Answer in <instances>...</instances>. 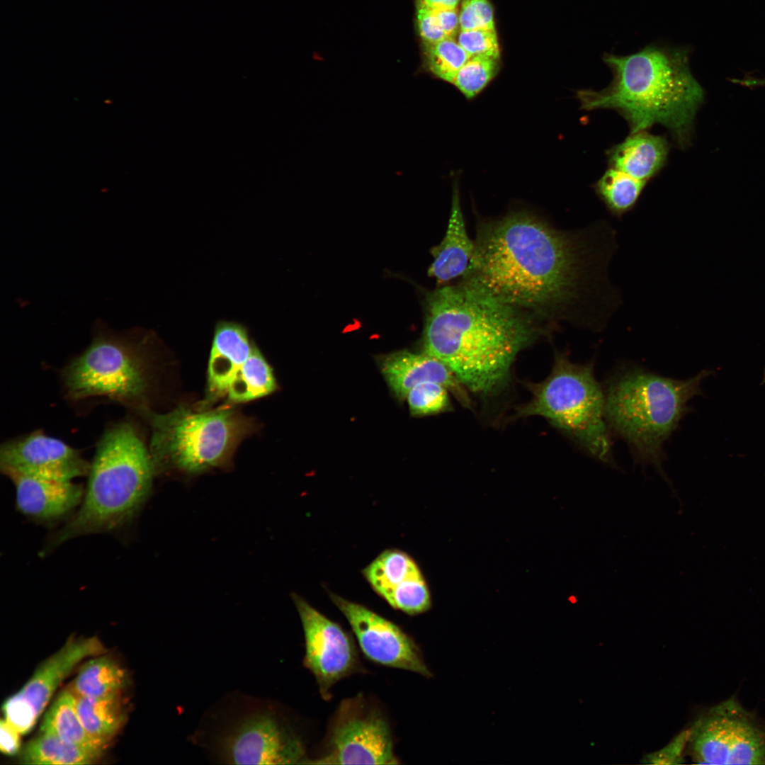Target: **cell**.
Here are the masks:
<instances>
[{
    "label": "cell",
    "instance_id": "1",
    "mask_svg": "<svg viewBox=\"0 0 765 765\" xmlns=\"http://www.w3.org/2000/svg\"><path fill=\"white\" fill-rule=\"evenodd\" d=\"M589 232L509 213L481 228L466 277L535 317L562 318L586 300L608 261Z\"/></svg>",
    "mask_w": 765,
    "mask_h": 765
},
{
    "label": "cell",
    "instance_id": "2",
    "mask_svg": "<svg viewBox=\"0 0 765 765\" xmlns=\"http://www.w3.org/2000/svg\"><path fill=\"white\" fill-rule=\"evenodd\" d=\"M540 331L535 317L468 277L426 295L423 352L474 393L489 395L504 385L516 356Z\"/></svg>",
    "mask_w": 765,
    "mask_h": 765
},
{
    "label": "cell",
    "instance_id": "3",
    "mask_svg": "<svg viewBox=\"0 0 765 765\" xmlns=\"http://www.w3.org/2000/svg\"><path fill=\"white\" fill-rule=\"evenodd\" d=\"M603 60L611 82L599 91H577L582 109L613 110L630 133L661 125L680 148L691 144L705 91L690 70L686 48L652 44L628 55L606 53Z\"/></svg>",
    "mask_w": 765,
    "mask_h": 765
},
{
    "label": "cell",
    "instance_id": "4",
    "mask_svg": "<svg viewBox=\"0 0 765 765\" xmlns=\"http://www.w3.org/2000/svg\"><path fill=\"white\" fill-rule=\"evenodd\" d=\"M154 470L149 450L130 422L109 427L97 444L78 510L49 546L129 523L149 494Z\"/></svg>",
    "mask_w": 765,
    "mask_h": 765
},
{
    "label": "cell",
    "instance_id": "5",
    "mask_svg": "<svg viewBox=\"0 0 765 765\" xmlns=\"http://www.w3.org/2000/svg\"><path fill=\"white\" fill-rule=\"evenodd\" d=\"M707 374L702 371L676 380L637 366L622 367L604 390L607 424L628 443L640 462L655 468L673 492L662 467L663 445L686 414L687 402L699 393Z\"/></svg>",
    "mask_w": 765,
    "mask_h": 765
},
{
    "label": "cell",
    "instance_id": "6",
    "mask_svg": "<svg viewBox=\"0 0 765 765\" xmlns=\"http://www.w3.org/2000/svg\"><path fill=\"white\" fill-rule=\"evenodd\" d=\"M528 387L531 398L518 409L519 416L544 417L589 455L617 468L605 416L604 391L595 378L593 363H573L557 353L550 375Z\"/></svg>",
    "mask_w": 765,
    "mask_h": 765
},
{
    "label": "cell",
    "instance_id": "7",
    "mask_svg": "<svg viewBox=\"0 0 765 765\" xmlns=\"http://www.w3.org/2000/svg\"><path fill=\"white\" fill-rule=\"evenodd\" d=\"M146 414L155 469L171 466L196 472L220 465L247 430L245 421L226 408L196 412L181 406L167 413Z\"/></svg>",
    "mask_w": 765,
    "mask_h": 765
},
{
    "label": "cell",
    "instance_id": "8",
    "mask_svg": "<svg viewBox=\"0 0 765 765\" xmlns=\"http://www.w3.org/2000/svg\"><path fill=\"white\" fill-rule=\"evenodd\" d=\"M135 332L115 333L96 324L91 344L65 368L63 381L73 400L106 398L140 406L148 386L144 356L146 339Z\"/></svg>",
    "mask_w": 765,
    "mask_h": 765
},
{
    "label": "cell",
    "instance_id": "9",
    "mask_svg": "<svg viewBox=\"0 0 765 765\" xmlns=\"http://www.w3.org/2000/svg\"><path fill=\"white\" fill-rule=\"evenodd\" d=\"M273 370L242 324L220 320L215 324L210 348L204 404L225 398L241 403L273 392Z\"/></svg>",
    "mask_w": 765,
    "mask_h": 765
},
{
    "label": "cell",
    "instance_id": "10",
    "mask_svg": "<svg viewBox=\"0 0 765 765\" xmlns=\"http://www.w3.org/2000/svg\"><path fill=\"white\" fill-rule=\"evenodd\" d=\"M313 764H397L390 723L363 695L343 700L330 720Z\"/></svg>",
    "mask_w": 765,
    "mask_h": 765
},
{
    "label": "cell",
    "instance_id": "11",
    "mask_svg": "<svg viewBox=\"0 0 765 765\" xmlns=\"http://www.w3.org/2000/svg\"><path fill=\"white\" fill-rule=\"evenodd\" d=\"M689 731L696 763L765 764V727L735 698L710 708Z\"/></svg>",
    "mask_w": 765,
    "mask_h": 765
},
{
    "label": "cell",
    "instance_id": "12",
    "mask_svg": "<svg viewBox=\"0 0 765 765\" xmlns=\"http://www.w3.org/2000/svg\"><path fill=\"white\" fill-rule=\"evenodd\" d=\"M294 601L304 632L303 664L314 676L322 698L329 701L338 681L363 671L358 649L339 624L302 598L295 596Z\"/></svg>",
    "mask_w": 765,
    "mask_h": 765
},
{
    "label": "cell",
    "instance_id": "13",
    "mask_svg": "<svg viewBox=\"0 0 765 765\" xmlns=\"http://www.w3.org/2000/svg\"><path fill=\"white\" fill-rule=\"evenodd\" d=\"M106 652L97 637L69 639L39 666L21 690L5 701L4 718L21 735L28 733L74 669L86 658Z\"/></svg>",
    "mask_w": 765,
    "mask_h": 765
},
{
    "label": "cell",
    "instance_id": "14",
    "mask_svg": "<svg viewBox=\"0 0 765 765\" xmlns=\"http://www.w3.org/2000/svg\"><path fill=\"white\" fill-rule=\"evenodd\" d=\"M331 599L344 614L359 648L378 664L431 676L419 646L400 627L370 608L336 594Z\"/></svg>",
    "mask_w": 765,
    "mask_h": 765
},
{
    "label": "cell",
    "instance_id": "15",
    "mask_svg": "<svg viewBox=\"0 0 765 765\" xmlns=\"http://www.w3.org/2000/svg\"><path fill=\"white\" fill-rule=\"evenodd\" d=\"M222 754L235 764H307L301 740L271 714L251 716L223 741Z\"/></svg>",
    "mask_w": 765,
    "mask_h": 765
},
{
    "label": "cell",
    "instance_id": "16",
    "mask_svg": "<svg viewBox=\"0 0 765 765\" xmlns=\"http://www.w3.org/2000/svg\"><path fill=\"white\" fill-rule=\"evenodd\" d=\"M0 468L7 475L18 473L61 481L86 475L90 465L76 449L38 431L4 443Z\"/></svg>",
    "mask_w": 765,
    "mask_h": 765
},
{
    "label": "cell",
    "instance_id": "17",
    "mask_svg": "<svg viewBox=\"0 0 765 765\" xmlns=\"http://www.w3.org/2000/svg\"><path fill=\"white\" fill-rule=\"evenodd\" d=\"M363 573L373 589L393 608L413 616L430 608L427 585L417 565L406 552L384 550Z\"/></svg>",
    "mask_w": 765,
    "mask_h": 765
},
{
    "label": "cell",
    "instance_id": "18",
    "mask_svg": "<svg viewBox=\"0 0 765 765\" xmlns=\"http://www.w3.org/2000/svg\"><path fill=\"white\" fill-rule=\"evenodd\" d=\"M15 488L16 504L23 515L38 521H54L81 504L84 488L73 481H61L18 473L6 475Z\"/></svg>",
    "mask_w": 765,
    "mask_h": 765
},
{
    "label": "cell",
    "instance_id": "19",
    "mask_svg": "<svg viewBox=\"0 0 765 765\" xmlns=\"http://www.w3.org/2000/svg\"><path fill=\"white\" fill-rule=\"evenodd\" d=\"M380 370L395 395L406 398L408 392L423 382H435L445 386L465 407L470 400L466 388L442 361L425 353L400 351L380 358Z\"/></svg>",
    "mask_w": 765,
    "mask_h": 765
},
{
    "label": "cell",
    "instance_id": "20",
    "mask_svg": "<svg viewBox=\"0 0 765 765\" xmlns=\"http://www.w3.org/2000/svg\"><path fill=\"white\" fill-rule=\"evenodd\" d=\"M475 244L468 236L460 203L454 188L448 224L441 243L433 247L434 261L428 269L430 277L444 285L467 273L475 253Z\"/></svg>",
    "mask_w": 765,
    "mask_h": 765
},
{
    "label": "cell",
    "instance_id": "21",
    "mask_svg": "<svg viewBox=\"0 0 765 765\" xmlns=\"http://www.w3.org/2000/svg\"><path fill=\"white\" fill-rule=\"evenodd\" d=\"M669 149L666 137L640 131L609 149L608 162L610 168L647 183L666 164Z\"/></svg>",
    "mask_w": 765,
    "mask_h": 765
},
{
    "label": "cell",
    "instance_id": "22",
    "mask_svg": "<svg viewBox=\"0 0 765 765\" xmlns=\"http://www.w3.org/2000/svg\"><path fill=\"white\" fill-rule=\"evenodd\" d=\"M40 732L54 734L101 758L107 747L92 738L81 724L76 696L69 686L62 691L45 713Z\"/></svg>",
    "mask_w": 765,
    "mask_h": 765
},
{
    "label": "cell",
    "instance_id": "23",
    "mask_svg": "<svg viewBox=\"0 0 765 765\" xmlns=\"http://www.w3.org/2000/svg\"><path fill=\"white\" fill-rule=\"evenodd\" d=\"M129 681L126 669L113 657L104 653L83 664L69 686L76 696L101 698L123 695Z\"/></svg>",
    "mask_w": 765,
    "mask_h": 765
},
{
    "label": "cell",
    "instance_id": "24",
    "mask_svg": "<svg viewBox=\"0 0 765 765\" xmlns=\"http://www.w3.org/2000/svg\"><path fill=\"white\" fill-rule=\"evenodd\" d=\"M76 696V709L88 734L108 747L127 720L123 695L101 698Z\"/></svg>",
    "mask_w": 765,
    "mask_h": 765
},
{
    "label": "cell",
    "instance_id": "25",
    "mask_svg": "<svg viewBox=\"0 0 765 765\" xmlns=\"http://www.w3.org/2000/svg\"><path fill=\"white\" fill-rule=\"evenodd\" d=\"M99 759L54 734L42 732L23 747L19 757L23 764H90Z\"/></svg>",
    "mask_w": 765,
    "mask_h": 765
},
{
    "label": "cell",
    "instance_id": "26",
    "mask_svg": "<svg viewBox=\"0 0 765 765\" xmlns=\"http://www.w3.org/2000/svg\"><path fill=\"white\" fill-rule=\"evenodd\" d=\"M647 182L610 168L594 184L597 196L614 217H620L635 206Z\"/></svg>",
    "mask_w": 765,
    "mask_h": 765
},
{
    "label": "cell",
    "instance_id": "27",
    "mask_svg": "<svg viewBox=\"0 0 765 765\" xmlns=\"http://www.w3.org/2000/svg\"><path fill=\"white\" fill-rule=\"evenodd\" d=\"M423 46L424 67L437 78L450 84L457 72L471 57L453 38Z\"/></svg>",
    "mask_w": 765,
    "mask_h": 765
},
{
    "label": "cell",
    "instance_id": "28",
    "mask_svg": "<svg viewBox=\"0 0 765 765\" xmlns=\"http://www.w3.org/2000/svg\"><path fill=\"white\" fill-rule=\"evenodd\" d=\"M498 60L484 55L471 57L457 72L451 84L465 98H474L497 74L499 68Z\"/></svg>",
    "mask_w": 765,
    "mask_h": 765
},
{
    "label": "cell",
    "instance_id": "29",
    "mask_svg": "<svg viewBox=\"0 0 765 765\" xmlns=\"http://www.w3.org/2000/svg\"><path fill=\"white\" fill-rule=\"evenodd\" d=\"M449 390L435 382H423L413 387L406 398L411 413L415 416L435 414L451 408Z\"/></svg>",
    "mask_w": 765,
    "mask_h": 765
},
{
    "label": "cell",
    "instance_id": "30",
    "mask_svg": "<svg viewBox=\"0 0 765 765\" xmlns=\"http://www.w3.org/2000/svg\"><path fill=\"white\" fill-rule=\"evenodd\" d=\"M458 42L470 57L484 55L497 59L499 57L495 29L460 30Z\"/></svg>",
    "mask_w": 765,
    "mask_h": 765
},
{
    "label": "cell",
    "instance_id": "31",
    "mask_svg": "<svg viewBox=\"0 0 765 765\" xmlns=\"http://www.w3.org/2000/svg\"><path fill=\"white\" fill-rule=\"evenodd\" d=\"M459 23L460 30L495 29L489 0H461Z\"/></svg>",
    "mask_w": 765,
    "mask_h": 765
},
{
    "label": "cell",
    "instance_id": "32",
    "mask_svg": "<svg viewBox=\"0 0 765 765\" xmlns=\"http://www.w3.org/2000/svg\"><path fill=\"white\" fill-rule=\"evenodd\" d=\"M689 735V730L682 732L662 749L647 755L645 759V762L654 764L681 763L683 750L688 741Z\"/></svg>",
    "mask_w": 765,
    "mask_h": 765
},
{
    "label": "cell",
    "instance_id": "33",
    "mask_svg": "<svg viewBox=\"0 0 765 765\" xmlns=\"http://www.w3.org/2000/svg\"><path fill=\"white\" fill-rule=\"evenodd\" d=\"M416 26L423 43H434L448 38L439 26L430 8L416 4Z\"/></svg>",
    "mask_w": 765,
    "mask_h": 765
},
{
    "label": "cell",
    "instance_id": "34",
    "mask_svg": "<svg viewBox=\"0 0 765 765\" xmlns=\"http://www.w3.org/2000/svg\"><path fill=\"white\" fill-rule=\"evenodd\" d=\"M21 734L7 720L1 719L0 722V749L7 755H13L18 752L21 745Z\"/></svg>",
    "mask_w": 765,
    "mask_h": 765
},
{
    "label": "cell",
    "instance_id": "35",
    "mask_svg": "<svg viewBox=\"0 0 765 765\" xmlns=\"http://www.w3.org/2000/svg\"><path fill=\"white\" fill-rule=\"evenodd\" d=\"M430 9L444 33L448 38H454L460 28L459 13L457 9Z\"/></svg>",
    "mask_w": 765,
    "mask_h": 765
},
{
    "label": "cell",
    "instance_id": "36",
    "mask_svg": "<svg viewBox=\"0 0 765 765\" xmlns=\"http://www.w3.org/2000/svg\"><path fill=\"white\" fill-rule=\"evenodd\" d=\"M461 0H417L416 4L433 9L456 8Z\"/></svg>",
    "mask_w": 765,
    "mask_h": 765
},
{
    "label": "cell",
    "instance_id": "37",
    "mask_svg": "<svg viewBox=\"0 0 765 765\" xmlns=\"http://www.w3.org/2000/svg\"><path fill=\"white\" fill-rule=\"evenodd\" d=\"M735 82L740 85L751 88L765 86V79L746 77L742 79H735Z\"/></svg>",
    "mask_w": 765,
    "mask_h": 765
},
{
    "label": "cell",
    "instance_id": "38",
    "mask_svg": "<svg viewBox=\"0 0 765 765\" xmlns=\"http://www.w3.org/2000/svg\"><path fill=\"white\" fill-rule=\"evenodd\" d=\"M764 382H765V373H764Z\"/></svg>",
    "mask_w": 765,
    "mask_h": 765
}]
</instances>
